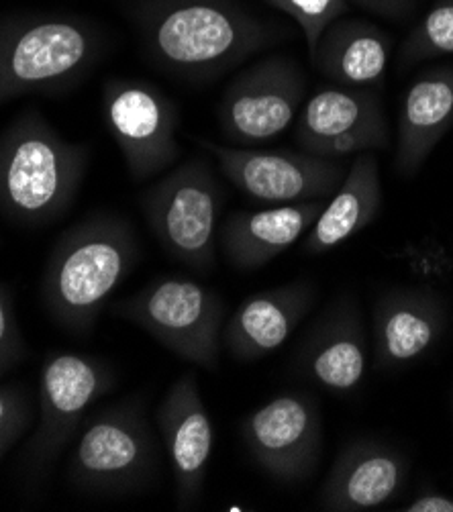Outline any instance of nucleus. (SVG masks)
I'll return each instance as SVG.
<instances>
[{
  "mask_svg": "<svg viewBox=\"0 0 453 512\" xmlns=\"http://www.w3.org/2000/svg\"><path fill=\"white\" fill-rule=\"evenodd\" d=\"M135 17L149 62L190 82L221 78L280 39L237 0H141Z\"/></svg>",
  "mask_w": 453,
  "mask_h": 512,
  "instance_id": "nucleus-1",
  "label": "nucleus"
},
{
  "mask_svg": "<svg viewBox=\"0 0 453 512\" xmlns=\"http://www.w3.org/2000/svg\"><path fill=\"white\" fill-rule=\"evenodd\" d=\"M141 258L135 227L121 215L94 213L72 225L49 253L41 296L64 331L86 335Z\"/></svg>",
  "mask_w": 453,
  "mask_h": 512,
  "instance_id": "nucleus-2",
  "label": "nucleus"
},
{
  "mask_svg": "<svg viewBox=\"0 0 453 512\" xmlns=\"http://www.w3.org/2000/svg\"><path fill=\"white\" fill-rule=\"evenodd\" d=\"M90 151L64 139L39 113L19 115L0 135V211L21 225L60 219L82 186Z\"/></svg>",
  "mask_w": 453,
  "mask_h": 512,
  "instance_id": "nucleus-3",
  "label": "nucleus"
},
{
  "mask_svg": "<svg viewBox=\"0 0 453 512\" xmlns=\"http://www.w3.org/2000/svg\"><path fill=\"white\" fill-rule=\"evenodd\" d=\"M103 54V33L82 17L33 13L0 21V105L25 94L64 92Z\"/></svg>",
  "mask_w": 453,
  "mask_h": 512,
  "instance_id": "nucleus-4",
  "label": "nucleus"
},
{
  "mask_svg": "<svg viewBox=\"0 0 453 512\" xmlns=\"http://www.w3.org/2000/svg\"><path fill=\"white\" fill-rule=\"evenodd\" d=\"M160 455L143 402L123 400L84 419L68 462V482L94 496L145 490L158 476Z\"/></svg>",
  "mask_w": 453,
  "mask_h": 512,
  "instance_id": "nucleus-5",
  "label": "nucleus"
},
{
  "mask_svg": "<svg viewBox=\"0 0 453 512\" xmlns=\"http://www.w3.org/2000/svg\"><path fill=\"white\" fill-rule=\"evenodd\" d=\"M113 315L137 325L180 360L217 372L221 364L225 302L200 282L160 276L113 304Z\"/></svg>",
  "mask_w": 453,
  "mask_h": 512,
  "instance_id": "nucleus-6",
  "label": "nucleus"
},
{
  "mask_svg": "<svg viewBox=\"0 0 453 512\" xmlns=\"http://www.w3.org/2000/svg\"><path fill=\"white\" fill-rule=\"evenodd\" d=\"M223 188L205 160H190L143 194L151 233L172 260L198 274L215 270Z\"/></svg>",
  "mask_w": 453,
  "mask_h": 512,
  "instance_id": "nucleus-7",
  "label": "nucleus"
},
{
  "mask_svg": "<svg viewBox=\"0 0 453 512\" xmlns=\"http://www.w3.org/2000/svg\"><path fill=\"white\" fill-rule=\"evenodd\" d=\"M115 382L113 370L96 357L68 351L45 357L37 388V425L25 451L29 472L54 466L90 408Z\"/></svg>",
  "mask_w": 453,
  "mask_h": 512,
  "instance_id": "nucleus-8",
  "label": "nucleus"
},
{
  "mask_svg": "<svg viewBox=\"0 0 453 512\" xmlns=\"http://www.w3.org/2000/svg\"><path fill=\"white\" fill-rule=\"evenodd\" d=\"M307 96V76L288 56H270L241 70L219 102L223 135L237 145L280 137L298 117Z\"/></svg>",
  "mask_w": 453,
  "mask_h": 512,
  "instance_id": "nucleus-9",
  "label": "nucleus"
},
{
  "mask_svg": "<svg viewBox=\"0 0 453 512\" xmlns=\"http://www.w3.org/2000/svg\"><path fill=\"white\" fill-rule=\"evenodd\" d=\"M215 156L227 180L251 200L270 204H298L329 198L341 186L349 164L311 156L307 151L227 147L200 143Z\"/></svg>",
  "mask_w": 453,
  "mask_h": 512,
  "instance_id": "nucleus-10",
  "label": "nucleus"
},
{
  "mask_svg": "<svg viewBox=\"0 0 453 512\" xmlns=\"http://www.w3.org/2000/svg\"><path fill=\"white\" fill-rule=\"evenodd\" d=\"M103 107L133 180H149L176 164L180 117L160 88L143 80L111 78L103 86Z\"/></svg>",
  "mask_w": 453,
  "mask_h": 512,
  "instance_id": "nucleus-11",
  "label": "nucleus"
},
{
  "mask_svg": "<svg viewBox=\"0 0 453 512\" xmlns=\"http://www.w3.org/2000/svg\"><path fill=\"white\" fill-rule=\"evenodd\" d=\"M256 464L282 484L309 480L321 462L323 419L309 392H282L247 415L241 425Z\"/></svg>",
  "mask_w": 453,
  "mask_h": 512,
  "instance_id": "nucleus-12",
  "label": "nucleus"
},
{
  "mask_svg": "<svg viewBox=\"0 0 453 512\" xmlns=\"http://www.w3.org/2000/svg\"><path fill=\"white\" fill-rule=\"evenodd\" d=\"M294 141L300 151L331 160L388 149L390 131L378 90L337 84L317 90L296 117Z\"/></svg>",
  "mask_w": 453,
  "mask_h": 512,
  "instance_id": "nucleus-13",
  "label": "nucleus"
},
{
  "mask_svg": "<svg viewBox=\"0 0 453 512\" xmlns=\"http://www.w3.org/2000/svg\"><path fill=\"white\" fill-rule=\"evenodd\" d=\"M368 368L362 309L351 294L337 296L315 319L294 355V374L337 396L356 392Z\"/></svg>",
  "mask_w": 453,
  "mask_h": 512,
  "instance_id": "nucleus-14",
  "label": "nucleus"
},
{
  "mask_svg": "<svg viewBox=\"0 0 453 512\" xmlns=\"http://www.w3.org/2000/svg\"><path fill=\"white\" fill-rule=\"evenodd\" d=\"M156 423L172 464L176 506L198 504L215 445V427L194 374L178 378L162 398Z\"/></svg>",
  "mask_w": 453,
  "mask_h": 512,
  "instance_id": "nucleus-15",
  "label": "nucleus"
},
{
  "mask_svg": "<svg viewBox=\"0 0 453 512\" xmlns=\"http://www.w3.org/2000/svg\"><path fill=\"white\" fill-rule=\"evenodd\" d=\"M411 459L380 439L347 443L319 490L317 504L329 512H362L390 504L409 482Z\"/></svg>",
  "mask_w": 453,
  "mask_h": 512,
  "instance_id": "nucleus-16",
  "label": "nucleus"
},
{
  "mask_svg": "<svg viewBox=\"0 0 453 512\" xmlns=\"http://www.w3.org/2000/svg\"><path fill=\"white\" fill-rule=\"evenodd\" d=\"M374 360L380 370H400L427 357L449 325L445 300L431 288H396L374 304Z\"/></svg>",
  "mask_w": 453,
  "mask_h": 512,
  "instance_id": "nucleus-17",
  "label": "nucleus"
},
{
  "mask_svg": "<svg viewBox=\"0 0 453 512\" xmlns=\"http://www.w3.org/2000/svg\"><path fill=\"white\" fill-rule=\"evenodd\" d=\"M317 288L300 280L245 298L223 327V347L237 362H260L278 351L313 309Z\"/></svg>",
  "mask_w": 453,
  "mask_h": 512,
  "instance_id": "nucleus-18",
  "label": "nucleus"
},
{
  "mask_svg": "<svg viewBox=\"0 0 453 512\" xmlns=\"http://www.w3.org/2000/svg\"><path fill=\"white\" fill-rule=\"evenodd\" d=\"M453 127V66L419 74L402 96L394 149V170L415 178L435 147Z\"/></svg>",
  "mask_w": 453,
  "mask_h": 512,
  "instance_id": "nucleus-19",
  "label": "nucleus"
},
{
  "mask_svg": "<svg viewBox=\"0 0 453 512\" xmlns=\"http://www.w3.org/2000/svg\"><path fill=\"white\" fill-rule=\"evenodd\" d=\"M325 202L327 198H319L229 215L219 227V247L225 260L239 272L264 268L309 233Z\"/></svg>",
  "mask_w": 453,
  "mask_h": 512,
  "instance_id": "nucleus-20",
  "label": "nucleus"
},
{
  "mask_svg": "<svg viewBox=\"0 0 453 512\" xmlns=\"http://www.w3.org/2000/svg\"><path fill=\"white\" fill-rule=\"evenodd\" d=\"M390 49L388 33L374 23L339 17L321 33L311 60L337 86L380 88L388 70Z\"/></svg>",
  "mask_w": 453,
  "mask_h": 512,
  "instance_id": "nucleus-21",
  "label": "nucleus"
},
{
  "mask_svg": "<svg viewBox=\"0 0 453 512\" xmlns=\"http://www.w3.org/2000/svg\"><path fill=\"white\" fill-rule=\"evenodd\" d=\"M380 209V166L374 153L366 151L349 164L341 186L333 192L331 200L325 202L321 215L302 241V251L307 255H321L335 249L372 225Z\"/></svg>",
  "mask_w": 453,
  "mask_h": 512,
  "instance_id": "nucleus-22",
  "label": "nucleus"
},
{
  "mask_svg": "<svg viewBox=\"0 0 453 512\" xmlns=\"http://www.w3.org/2000/svg\"><path fill=\"white\" fill-rule=\"evenodd\" d=\"M453 56V0H437L400 47V66Z\"/></svg>",
  "mask_w": 453,
  "mask_h": 512,
  "instance_id": "nucleus-23",
  "label": "nucleus"
},
{
  "mask_svg": "<svg viewBox=\"0 0 453 512\" xmlns=\"http://www.w3.org/2000/svg\"><path fill=\"white\" fill-rule=\"evenodd\" d=\"M266 3L288 15L305 33L309 51L315 49L321 33L347 11V0H266Z\"/></svg>",
  "mask_w": 453,
  "mask_h": 512,
  "instance_id": "nucleus-24",
  "label": "nucleus"
},
{
  "mask_svg": "<svg viewBox=\"0 0 453 512\" xmlns=\"http://www.w3.org/2000/svg\"><path fill=\"white\" fill-rule=\"evenodd\" d=\"M35 417L29 394L23 386H0V462L27 433Z\"/></svg>",
  "mask_w": 453,
  "mask_h": 512,
  "instance_id": "nucleus-25",
  "label": "nucleus"
},
{
  "mask_svg": "<svg viewBox=\"0 0 453 512\" xmlns=\"http://www.w3.org/2000/svg\"><path fill=\"white\" fill-rule=\"evenodd\" d=\"M394 258L405 264L415 278L425 282V286L427 282L445 280L453 272V258L443 245L431 239L405 245L398 253H394Z\"/></svg>",
  "mask_w": 453,
  "mask_h": 512,
  "instance_id": "nucleus-26",
  "label": "nucleus"
},
{
  "mask_svg": "<svg viewBox=\"0 0 453 512\" xmlns=\"http://www.w3.org/2000/svg\"><path fill=\"white\" fill-rule=\"evenodd\" d=\"M27 355V345L17 321L15 302L9 290L0 284V378L19 366Z\"/></svg>",
  "mask_w": 453,
  "mask_h": 512,
  "instance_id": "nucleus-27",
  "label": "nucleus"
},
{
  "mask_svg": "<svg viewBox=\"0 0 453 512\" xmlns=\"http://www.w3.org/2000/svg\"><path fill=\"white\" fill-rule=\"evenodd\" d=\"M347 3L358 9H364L368 13H374L378 17L402 19L407 17L415 9V5L421 3V0H347Z\"/></svg>",
  "mask_w": 453,
  "mask_h": 512,
  "instance_id": "nucleus-28",
  "label": "nucleus"
},
{
  "mask_svg": "<svg viewBox=\"0 0 453 512\" xmlns=\"http://www.w3.org/2000/svg\"><path fill=\"white\" fill-rule=\"evenodd\" d=\"M402 510H407V512H453V498L439 490H425Z\"/></svg>",
  "mask_w": 453,
  "mask_h": 512,
  "instance_id": "nucleus-29",
  "label": "nucleus"
},
{
  "mask_svg": "<svg viewBox=\"0 0 453 512\" xmlns=\"http://www.w3.org/2000/svg\"><path fill=\"white\" fill-rule=\"evenodd\" d=\"M421 3H425V0H421Z\"/></svg>",
  "mask_w": 453,
  "mask_h": 512,
  "instance_id": "nucleus-30",
  "label": "nucleus"
}]
</instances>
